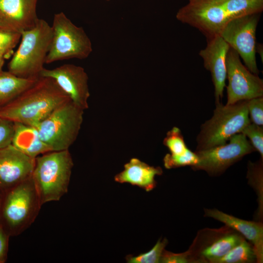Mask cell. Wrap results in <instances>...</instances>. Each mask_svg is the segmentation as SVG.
I'll return each instance as SVG.
<instances>
[{"mask_svg": "<svg viewBox=\"0 0 263 263\" xmlns=\"http://www.w3.org/2000/svg\"><path fill=\"white\" fill-rule=\"evenodd\" d=\"M177 12L180 22L199 30L207 38L219 35L231 20L260 14L263 0H188Z\"/></svg>", "mask_w": 263, "mask_h": 263, "instance_id": "obj_1", "label": "cell"}, {"mask_svg": "<svg viewBox=\"0 0 263 263\" xmlns=\"http://www.w3.org/2000/svg\"><path fill=\"white\" fill-rule=\"evenodd\" d=\"M69 99L53 79L40 76L32 86L0 108V116L34 126Z\"/></svg>", "mask_w": 263, "mask_h": 263, "instance_id": "obj_2", "label": "cell"}, {"mask_svg": "<svg viewBox=\"0 0 263 263\" xmlns=\"http://www.w3.org/2000/svg\"><path fill=\"white\" fill-rule=\"evenodd\" d=\"M73 166L69 150L51 151L35 158L31 178L42 205L59 201L67 192Z\"/></svg>", "mask_w": 263, "mask_h": 263, "instance_id": "obj_3", "label": "cell"}, {"mask_svg": "<svg viewBox=\"0 0 263 263\" xmlns=\"http://www.w3.org/2000/svg\"><path fill=\"white\" fill-rule=\"evenodd\" d=\"M21 41L8 64V71L24 78H38L44 68L50 49L52 29L38 19L31 28L21 33Z\"/></svg>", "mask_w": 263, "mask_h": 263, "instance_id": "obj_4", "label": "cell"}, {"mask_svg": "<svg viewBox=\"0 0 263 263\" xmlns=\"http://www.w3.org/2000/svg\"><path fill=\"white\" fill-rule=\"evenodd\" d=\"M41 206L31 177L2 195L0 224L9 236L18 235L34 223Z\"/></svg>", "mask_w": 263, "mask_h": 263, "instance_id": "obj_5", "label": "cell"}, {"mask_svg": "<svg viewBox=\"0 0 263 263\" xmlns=\"http://www.w3.org/2000/svg\"><path fill=\"white\" fill-rule=\"evenodd\" d=\"M84 111L69 99L33 127L51 151L69 150L79 134Z\"/></svg>", "mask_w": 263, "mask_h": 263, "instance_id": "obj_6", "label": "cell"}, {"mask_svg": "<svg viewBox=\"0 0 263 263\" xmlns=\"http://www.w3.org/2000/svg\"><path fill=\"white\" fill-rule=\"evenodd\" d=\"M216 105L212 117L201 126L197 138V150L225 144L251 122L247 100L231 105L219 103Z\"/></svg>", "mask_w": 263, "mask_h": 263, "instance_id": "obj_7", "label": "cell"}, {"mask_svg": "<svg viewBox=\"0 0 263 263\" xmlns=\"http://www.w3.org/2000/svg\"><path fill=\"white\" fill-rule=\"evenodd\" d=\"M51 27L52 38L46 64L71 58L83 59L92 53V44L84 30L63 12L54 15Z\"/></svg>", "mask_w": 263, "mask_h": 263, "instance_id": "obj_8", "label": "cell"}, {"mask_svg": "<svg viewBox=\"0 0 263 263\" xmlns=\"http://www.w3.org/2000/svg\"><path fill=\"white\" fill-rule=\"evenodd\" d=\"M255 150L242 133L232 136L228 143L206 150H197V164L191 168L203 170L210 175L222 174L228 168Z\"/></svg>", "mask_w": 263, "mask_h": 263, "instance_id": "obj_9", "label": "cell"}, {"mask_svg": "<svg viewBox=\"0 0 263 263\" xmlns=\"http://www.w3.org/2000/svg\"><path fill=\"white\" fill-rule=\"evenodd\" d=\"M260 14L236 18L227 23L219 34L242 58L245 67L257 75L259 70L256 58V33Z\"/></svg>", "mask_w": 263, "mask_h": 263, "instance_id": "obj_10", "label": "cell"}, {"mask_svg": "<svg viewBox=\"0 0 263 263\" xmlns=\"http://www.w3.org/2000/svg\"><path fill=\"white\" fill-rule=\"evenodd\" d=\"M228 84L226 105L263 97V81L242 63L237 53L230 47L226 57Z\"/></svg>", "mask_w": 263, "mask_h": 263, "instance_id": "obj_11", "label": "cell"}, {"mask_svg": "<svg viewBox=\"0 0 263 263\" xmlns=\"http://www.w3.org/2000/svg\"><path fill=\"white\" fill-rule=\"evenodd\" d=\"M40 76L53 79L76 105L83 110L88 109L89 77L83 67L65 64L52 69L44 68Z\"/></svg>", "mask_w": 263, "mask_h": 263, "instance_id": "obj_12", "label": "cell"}, {"mask_svg": "<svg viewBox=\"0 0 263 263\" xmlns=\"http://www.w3.org/2000/svg\"><path fill=\"white\" fill-rule=\"evenodd\" d=\"M33 158L10 144L0 149V193L30 178L34 168Z\"/></svg>", "mask_w": 263, "mask_h": 263, "instance_id": "obj_13", "label": "cell"}, {"mask_svg": "<svg viewBox=\"0 0 263 263\" xmlns=\"http://www.w3.org/2000/svg\"><path fill=\"white\" fill-rule=\"evenodd\" d=\"M207 39V46L200 50L199 55L203 60L205 68L211 74L217 104L221 103L226 86V57L230 47L220 35Z\"/></svg>", "mask_w": 263, "mask_h": 263, "instance_id": "obj_14", "label": "cell"}, {"mask_svg": "<svg viewBox=\"0 0 263 263\" xmlns=\"http://www.w3.org/2000/svg\"><path fill=\"white\" fill-rule=\"evenodd\" d=\"M38 0H0V28L20 33L38 19Z\"/></svg>", "mask_w": 263, "mask_h": 263, "instance_id": "obj_15", "label": "cell"}, {"mask_svg": "<svg viewBox=\"0 0 263 263\" xmlns=\"http://www.w3.org/2000/svg\"><path fill=\"white\" fill-rule=\"evenodd\" d=\"M204 212L205 216L225 224L247 239L253 246L256 261L263 262V225L261 222L241 219L215 208L205 209Z\"/></svg>", "mask_w": 263, "mask_h": 263, "instance_id": "obj_16", "label": "cell"}, {"mask_svg": "<svg viewBox=\"0 0 263 263\" xmlns=\"http://www.w3.org/2000/svg\"><path fill=\"white\" fill-rule=\"evenodd\" d=\"M162 173L160 167L151 166L138 158H132L124 165V169L115 175L114 179L116 182L129 183L150 191L156 187V176Z\"/></svg>", "mask_w": 263, "mask_h": 263, "instance_id": "obj_17", "label": "cell"}, {"mask_svg": "<svg viewBox=\"0 0 263 263\" xmlns=\"http://www.w3.org/2000/svg\"><path fill=\"white\" fill-rule=\"evenodd\" d=\"M14 123V130L11 144L15 147L33 158L51 151L40 139L34 127Z\"/></svg>", "mask_w": 263, "mask_h": 263, "instance_id": "obj_18", "label": "cell"}, {"mask_svg": "<svg viewBox=\"0 0 263 263\" xmlns=\"http://www.w3.org/2000/svg\"><path fill=\"white\" fill-rule=\"evenodd\" d=\"M38 78H24L9 71L0 72V108L11 102L32 86Z\"/></svg>", "mask_w": 263, "mask_h": 263, "instance_id": "obj_19", "label": "cell"}, {"mask_svg": "<svg viewBox=\"0 0 263 263\" xmlns=\"http://www.w3.org/2000/svg\"><path fill=\"white\" fill-rule=\"evenodd\" d=\"M244 239L241 234L236 232L223 235L204 248L201 252V257L210 263L224 256Z\"/></svg>", "mask_w": 263, "mask_h": 263, "instance_id": "obj_20", "label": "cell"}, {"mask_svg": "<svg viewBox=\"0 0 263 263\" xmlns=\"http://www.w3.org/2000/svg\"><path fill=\"white\" fill-rule=\"evenodd\" d=\"M256 261V256L251 244L244 239L224 256L212 260L211 263H247Z\"/></svg>", "mask_w": 263, "mask_h": 263, "instance_id": "obj_21", "label": "cell"}, {"mask_svg": "<svg viewBox=\"0 0 263 263\" xmlns=\"http://www.w3.org/2000/svg\"><path fill=\"white\" fill-rule=\"evenodd\" d=\"M263 160L252 163L249 161L247 167V178L248 183L257 192L258 199V215L261 217L263 214Z\"/></svg>", "mask_w": 263, "mask_h": 263, "instance_id": "obj_22", "label": "cell"}, {"mask_svg": "<svg viewBox=\"0 0 263 263\" xmlns=\"http://www.w3.org/2000/svg\"><path fill=\"white\" fill-rule=\"evenodd\" d=\"M168 244V240L164 238L159 239L154 246L149 251L137 256L128 255L126 257L127 262L129 263H158Z\"/></svg>", "mask_w": 263, "mask_h": 263, "instance_id": "obj_23", "label": "cell"}, {"mask_svg": "<svg viewBox=\"0 0 263 263\" xmlns=\"http://www.w3.org/2000/svg\"><path fill=\"white\" fill-rule=\"evenodd\" d=\"M198 162V157L196 152L192 151L189 149L181 155L168 153L163 158L164 167L168 169L186 166L192 167L196 165Z\"/></svg>", "mask_w": 263, "mask_h": 263, "instance_id": "obj_24", "label": "cell"}, {"mask_svg": "<svg viewBox=\"0 0 263 263\" xmlns=\"http://www.w3.org/2000/svg\"><path fill=\"white\" fill-rule=\"evenodd\" d=\"M163 144L169 150L170 154L181 155L188 149L186 145L180 130L176 127L167 133L163 140Z\"/></svg>", "mask_w": 263, "mask_h": 263, "instance_id": "obj_25", "label": "cell"}, {"mask_svg": "<svg viewBox=\"0 0 263 263\" xmlns=\"http://www.w3.org/2000/svg\"><path fill=\"white\" fill-rule=\"evenodd\" d=\"M20 38V33L0 28V54L5 58L10 57Z\"/></svg>", "mask_w": 263, "mask_h": 263, "instance_id": "obj_26", "label": "cell"}, {"mask_svg": "<svg viewBox=\"0 0 263 263\" xmlns=\"http://www.w3.org/2000/svg\"><path fill=\"white\" fill-rule=\"evenodd\" d=\"M250 140L255 150L260 154L263 159V127L250 122L247 124L241 132Z\"/></svg>", "mask_w": 263, "mask_h": 263, "instance_id": "obj_27", "label": "cell"}, {"mask_svg": "<svg viewBox=\"0 0 263 263\" xmlns=\"http://www.w3.org/2000/svg\"><path fill=\"white\" fill-rule=\"evenodd\" d=\"M247 108L250 120L257 125H263V97L247 100Z\"/></svg>", "mask_w": 263, "mask_h": 263, "instance_id": "obj_28", "label": "cell"}, {"mask_svg": "<svg viewBox=\"0 0 263 263\" xmlns=\"http://www.w3.org/2000/svg\"><path fill=\"white\" fill-rule=\"evenodd\" d=\"M14 123L0 116V149L12 143Z\"/></svg>", "mask_w": 263, "mask_h": 263, "instance_id": "obj_29", "label": "cell"}, {"mask_svg": "<svg viewBox=\"0 0 263 263\" xmlns=\"http://www.w3.org/2000/svg\"><path fill=\"white\" fill-rule=\"evenodd\" d=\"M189 250L182 253H173L164 250L160 263H187L190 261Z\"/></svg>", "mask_w": 263, "mask_h": 263, "instance_id": "obj_30", "label": "cell"}, {"mask_svg": "<svg viewBox=\"0 0 263 263\" xmlns=\"http://www.w3.org/2000/svg\"><path fill=\"white\" fill-rule=\"evenodd\" d=\"M9 236L0 224V263H5L6 261Z\"/></svg>", "mask_w": 263, "mask_h": 263, "instance_id": "obj_31", "label": "cell"}, {"mask_svg": "<svg viewBox=\"0 0 263 263\" xmlns=\"http://www.w3.org/2000/svg\"><path fill=\"white\" fill-rule=\"evenodd\" d=\"M4 57L0 54V72L2 71V67L4 64Z\"/></svg>", "mask_w": 263, "mask_h": 263, "instance_id": "obj_32", "label": "cell"}, {"mask_svg": "<svg viewBox=\"0 0 263 263\" xmlns=\"http://www.w3.org/2000/svg\"><path fill=\"white\" fill-rule=\"evenodd\" d=\"M2 194L0 193V206L1 203Z\"/></svg>", "mask_w": 263, "mask_h": 263, "instance_id": "obj_33", "label": "cell"}, {"mask_svg": "<svg viewBox=\"0 0 263 263\" xmlns=\"http://www.w3.org/2000/svg\"></svg>", "mask_w": 263, "mask_h": 263, "instance_id": "obj_34", "label": "cell"}]
</instances>
